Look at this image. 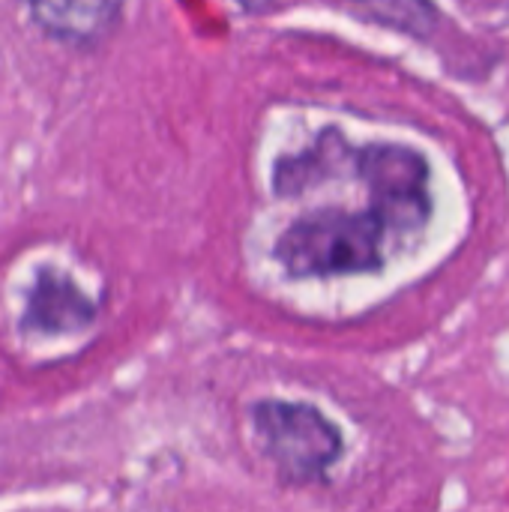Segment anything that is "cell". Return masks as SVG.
Instances as JSON below:
<instances>
[{"mask_svg": "<svg viewBox=\"0 0 509 512\" xmlns=\"http://www.w3.org/2000/svg\"><path fill=\"white\" fill-rule=\"evenodd\" d=\"M354 153L357 147H351L339 129H327L312 147L294 156H285L273 165V192L279 198L306 195L324 186L327 180H336L339 174L354 171Z\"/></svg>", "mask_w": 509, "mask_h": 512, "instance_id": "obj_6", "label": "cell"}, {"mask_svg": "<svg viewBox=\"0 0 509 512\" xmlns=\"http://www.w3.org/2000/svg\"><path fill=\"white\" fill-rule=\"evenodd\" d=\"M27 21L66 48H96L120 27L126 0H18Z\"/></svg>", "mask_w": 509, "mask_h": 512, "instance_id": "obj_5", "label": "cell"}, {"mask_svg": "<svg viewBox=\"0 0 509 512\" xmlns=\"http://www.w3.org/2000/svg\"><path fill=\"white\" fill-rule=\"evenodd\" d=\"M249 426L261 456L291 486L327 483L345 456L342 429L312 402L258 399L249 408Z\"/></svg>", "mask_w": 509, "mask_h": 512, "instance_id": "obj_2", "label": "cell"}, {"mask_svg": "<svg viewBox=\"0 0 509 512\" xmlns=\"http://www.w3.org/2000/svg\"><path fill=\"white\" fill-rule=\"evenodd\" d=\"M99 321V303L63 270L42 267L27 294L18 318L21 336L60 339L90 330Z\"/></svg>", "mask_w": 509, "mask_h": 512, "instance_id": "obj_4", "label": "cell"}, {"mask_svg": "<svg viewBox=\"0 0 509 512\" xmlns=\"http://www.w3.org/2000/svg\"><path fill=\"white\" fill-rule=\"evenodd\" d=\"M354 174L390 234H411L429 225L435 210L432 168L420 150L393 141L357 147Z\"/></svg>", "mask_w": 509, "mask_h": 512, "instance_id": "obj_3", "label": "cell"}, {"mask_svg": "<svg viewBox=\"0 0 509 512\" xmlns=\"http://www.w3.org/2000/svg\"><path fill=\"white\" fill-rule=\"evenodd\" d=\"M342 3L354 6L369 21H378L414 39H429L441 24L438 6L432 0H342Z\"/></svg>", "mask_w": 509, "mask_h": 512, "instance_id": "obj_7", "label": "cell"}, {"mask_svg": "<svg viewBox=\"0 0 509 512\" xmlns=\"http://www.w3.org/2000/svg\"><path fill=\"white\" fill-rule=\"evenodd\" d=\"M390 228L366 210L321 207L297 216L273 243V261L291 279H333L378 273L387 261Z\"/></svg>", "mask_w": 509, "mask_h": 512, "instance_id": "obj_1", "label": "cell"}, {"mask_svg": "<svg viewBox=\"0 0 509 512\" xmlns=\"http://www.w3.org/2000/svg\"><path fill=\"white\" fill-rule=\"evenodd\" d=\"M234 6H240L243 12H249V15H261V12H267V9H273V3L276 0H231Z\"/></svg>", "mask_w": 509, "mask_h": 512, "instance_id": "obj_8", "label": "cell"}]
</instances>
